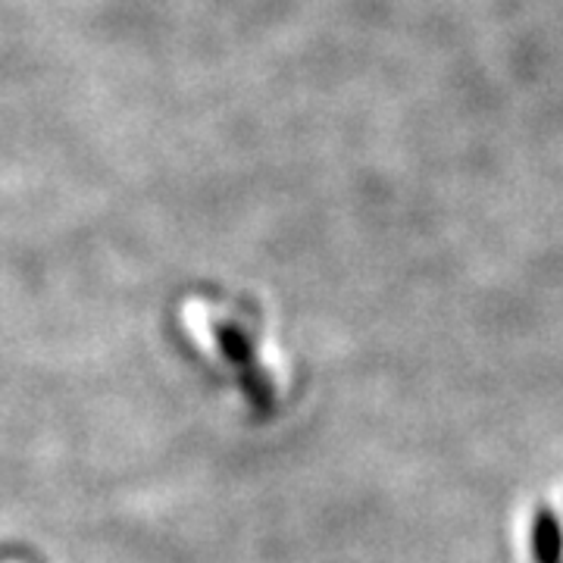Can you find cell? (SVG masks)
I'll list each match as a JSON object with an SVG mask.
<instances>
[{
  "mask_svg": "<svg viewBox=\"0 0 563 563\" xmlns=\"http://www.w3.org/2000/svg\"><path fill=\"white\" fill-rule=\"evenodd\" d=\"M561 526L554 520V514H539V523H536V561L539 563H558L561 561Z\"/></svg>",
  "mask_w": 563,
  "mask_h": 563,
  "instance_id": "6da1fadb",
  "label": "cell"
}]
</instances>
